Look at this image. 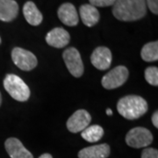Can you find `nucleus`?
<instances>
[{
  "instance_id": "obj_14",
  "label": "nucleus",
  "mask_w": 158,
  "mask_h": 158,
  "mask_svg": "<svg viewBox=\"0 0 158 158\" xmlns=\"http://www.w3.org/2000/svg\"><path fill=\"white\" fill-rule=\"evenodd\" d=\"M19 7L15 0H0V20L11 22L19 14Z\"/></svg>"
},
{
  "instance_id": "obj_27",
  "label": "nucleus",
  "mask_w": 158,
  "mask_h": 158,
  "mask_svg": "<svg viewBox=\"0 0 158 158\" xmlns=\"http://www.w3.org/2000/svg\"><path fill=\"white\" fill-rule=\"evenodd\" d=\"M1 41H2V40H1V37H0V44H1Z\"/></svg>"
},
{
  "instance_id": "obj_22",
  "label": "nucleus",
  "mask_w": 158,
  "mask_h": 158,
  "mask_svg": "<svg viewBox=\"0 0 158 158\" xmlns=\"http://www.w3.org/2000/svg\"><path fill=\"white\" fill-rule=\"evenodd\" d=\"M146 6L154 14L158 13V0H145Z\"/></svg>"
},
{
  "instance_id": "obj_8",
  "label": "nucleus",
  "mask_w": 158,
  "mask_h": 158,
  "mask_svg": "<svg viewBox=\"0 0 158 158\" xmlns=\"http://www.w3.org/2000/svg\"><path fill=\"white\" fill-rule=\"evenodd\" d=\"M91 121V116L86 110L80 109L69 118L67 121V128L71 133H78L82 132L87 127H89Z\"/></svg>"
},
{
  "instance_id": "obj_20",
  "label": "nucleus",
  "mask_w": 158,
  "mask_h": 158,
  "mask_svg": "<svg viewBox=\"0 0 158 158\" xmlns=\"http://www.w3.org/2000/svg\"><path fill=\"white\" fill-rule=\"evenodd\" d=\"M90 5L95 7H106L114 5L116 0H89Z\"/></svg>"
},
{
  "instance_id": "obj_17",
  "label": "nucleus",
  "mask_w": 158,
  "mask_h": 158,
  "mask_svg": "<svg viewBox=\"0 0 158 158\" xmlns=\"http://www.w3.org/2000/svg\"><path fill=\"white\" fill-rule=\"evenodd\" d=\"M81 135L83 139L88 142H96L99 141L104 135V129L98 125H92L83 130Z\"/></svg>"
},
{
  "instance_id": "obj_2",
  "label": "nucleus",
  "mask_w": 158,
  "mask_h": 158,
  "mask_svg": "<svg viewBox=\"0 0 158 158\" xmlns=\"http://www.w3.org/2000/svg\"><path fill=\"white\" fill-rule=\"evenodd\" d=\"M147 101L137 95H127L121 98L117 104L118 113L127 119H137L147 113Z\"/></svg>"
},
{
  "instance_id": "obj_13",
  "label": "nucleus",
  "mask_w": 158,
  "mask_h": 158,
  "mask_svg": "<svg viewBox=\"0 0 158 158\" xmlns=\"http://www.w3.org/2000/svg\"><path fill=\"white\" fill-rule=\"evenodd\" d=\"M111 148L106 143L94 145L81 149L78 152L79 158H107Z\"/></svg>"
},
{
  "instance_id": "obj_21",
  "label": "nucleus",
  "mask_w": 158,
  "mask_h": 158,
  "mask_svg": "<svg viewBox=\"0 0 158 158\" xmlns=\"http://www.w3.org/2000/svg\"><path fill=\"white\" fill-rule=\"evenodd\" d=\"M141 158H158L157 149L153 148H144L141 153Z\"/></svg>"
},
{
  "instance_id": "obj_7",
  "label": "nucleus",
  "mask_w": 158,
  "mask_h": 158,
  "mask_svg": "<svg viewBox=\"0 0 158 158\" xmlns=\"http://www.w3.org/2000/svg\"><path fill=\"white\" fill-rule=\"evenodd\" d=\"M66 67L75 77H80L84 74V63L78 50L75 48H69L62 54Z\"/></svg>"
},
{
  "instance_id": "obj_9",
  "label": "nucleus",
  "mask_w": 158,
  "mask_h": 158,
  "mask_svg": "<svg viewBox=\"0 0 158 158\" xmlns=\"http://www.w3.org/2000/svg\"><path fill=\"white\" fill-rule=\"evenodd\" d=\"M112 53L106 47H98L95 48L90 56L91 64L99 70H106L110 68L112 64Z\"/></svg>"
},
{
  "instance_id": "obj_1",
  "label": "nucleus",
  "mask_w": 158,
  "mask_h": 158,
  "mask_svg": "<svg viewBox=\"0 0 158 158\" xmlns=\"http://www.w3.org/2000/svg\"><path fill=\"white\" fill-rule=\"evenodd\" d=\"M113 6V16L120 21L139 20L147 13L145 0H116Z\"/></svg>"
},
{
  "instance_id": "obj_18",
  "label": "nucleus",
  "mask_w": 158,
  "mask_h": 158,
  "mask_svg": "<svg viewBox=\"0 0 158 158\" xmlns=\"http://www.w3.org/2000/svg\"><path fill=\"white\" fill-rule=\"evenodd\" d=\"M141 58L145 62H156L158 60V42L152 41L143 46L141 51Z\"/></svg>"
},
{
  "instance_id": "obj_4",
  "label": "nucleus",
  "mask_w": 158,
  "mask_h": 158,
  "mask_svg": "<svg viewBox=\"0 0 158 158\" xmlns=\"http://www.w3.org/2000/svg\"><path fill=\"white\" fill-rule=\"evenodd\" d=\"M152 141V133L145 127H135L130 130L126 135L127 144L135 148L148 147Z\"/></svg>"
},
{
  "instance_id": "obj_16",
  "label": "nucleus",
  "mask_w": 158,
  "mask_h": 158,
  "mask_svg": "<svg viewBox=\"0 0 158 158\" xmlns=\"http://www.w3.org/2000/svg\"><path fill=\"white\" fill-rule=\"evenodd\" d=\"M23 14L26 20L32 26H39L43 20L42 13L39 11L37 6L34 2L28 1L27 2L23 7Z\"/></svg>"
},
{
  "instance_id": "obj_5",
  "label": "nucleus",
  "mask_w": 158,
  "mask_h": 158,
  "mask_svg": "<svg viewBox=\"0 0 158 158\" xmlns=\"http://www.w3.org/2000/svg\"><path fill=\"white\" fill-rule=\"evenodd\" d=\"M128 78V69L125 66H117L110 70L102 78L101 84L105 89L113 90L120 87Z\"/></svg>"
},
{
  "instance_id": "obj_24",
  "label": "nucleus",
  "mask_w": 158,
  "mask_h": 158,
  "mask_svg": "<svg viewBox=\"0 0 158 158\" xmlns=\"http://www.w3.org/2000/svg\"><path fill=\"white\" fill-rule=\"evenodd\" d=\"M39 158H53V156H51L50 154H48V153H46V154H43V155H41Z\"/></svg>"
},
{
  "instance_id": "obj_25",
  "label": "nucleus",
  "mask_w": 158,
  "mask_h": 158,
  "mask_svg": "<svg viewBox=\"0 0 158 158\" xmlns=\"http://www.w3.org/2000/svg\"><path fill=\"white\" fill-rule=\"evenodd\" d=\"M106 114H107L108 116H112L113 115V111L110 108H108L107 110H106Z\"/></svg>"
},
{
  "instance_id": "obj_23",
  "label": "nucleus",
  "mask_w": 158,
  "mask_h": 158,
  "mask_svg": "<svg viewBox=\"0 0 158 158\" xmlns=\"http://www.w3.org/2000/svg\"><path fill=\"white\" fill-rule=\"evenodd\" d=\"M152 123L153 125L158 128V113L157 111H156L155 113H153L152 115Z\"/></svg>"
},
{
  "instance_id": "obj_10",
  "label": "nucleus",
  "mask_w": 158,
  "mask_h": 158,
  "mask_svg": "<svg viewBox=\"0 0 158 158\" xmlns=\"http://www.w3.org/2000/svg\"><path fill=\"white\" fill-rule=\"evenodd\" d=\"M70 40V35L65 29L56 27L48 32L46 36L47 43L53 48H62L68 45Z\"/></svg>"
},
{
  "instance_id": "obj_12",
  "label": "nucleus",
  "mask_w": 158,
  "mask_h": 158,
  "mask_svg": "<svg viewBox=\"0 0 158 158\" xmlns=\"http://www.w3.org/2000/svg\"><path fill=\"white\" fill-rule=\"evenodd\" d=\"M58 17L64 25L75 27L79 22V18L76 7L70 3H64L59 7L57 11Z\"/></svg>"
},
{
  "instance_id": "obj_15",
  "label": "nucleus",
  "mask_w": 158,
  "mask_h": 158,
  "mask_svg": "<svg viewBox=\"0 0 158 158\" xmlns=\"http://www.w3.org/2000/svg\"><path fill=\"white\" fill-rule=\"evenodd\" d=\"M79 13L83 23L86 27H89L95 26L100 19L98 10L95 6H91L90 4H85L81 6L79 9Z\"/></svg>"
},
{
  "instance_id": "obj_19",
  "label": "nucleus",
  "mask_w": 158,
  "mask_h": 158,
  "mask_svg": "<svg viewBox=\"0 0 158 158\" xmlns=\"http://www.w3.org/2000/svg\"><path fill=\"white\" fill-rule=\"evenodd\" d=\"M145 79L149 85L158 86V69L157 67H148L145 69Z\"/></svg>"
},
{
  "instance_id": "obj_26",
  "label": "nucleus",
  "mask_w": 158,
  "mask_h": 158,
  "mask_svg": "<svg viewBox=\"0 0 158 158\" xmlns=\"http://www.w3.org/2000/svg\"><path fill=\"white\" fill-rule=\"evenodd\" d=\"M1 103H2V96H1V93H0V106H1Z\"/></svg>"
},
{
  "instance_id": "obj_11",
  "label": "nucleus",
  "mask_w": 158,
  "mask_h": 158,
  "mask_svg": "<svg viewBox=\"0 0 158 158\" xmlns=\"http://www.w3.org/2000/svg\"><path fill=\"white\" fill-rule=\"evenodd\" d=\"M5 147L11 158H34L32 153L27 150L17 138H8L5 142Z\"/></svg>"
},
{
  "instance_id": "obj_3",
  "label": "nucleus",
  "mask_w": 158,
  "mask_h": 158,
  "mask_svg": "<svg viewBox=\"0 0 158 158\" xmlns=\"http://www.w3.org/2000/svg\"><path fill=\"white\" fill-rule=\"evenodd\" d=\"M4 87L15 100L25 102L30 97V89L22 79L15 74H8L4 79Z\"/></svg>"
},
{
  "instance_id": "obj_6",
  "label": "nucleus",
  "mask_w": 158,
  "mask_h": 158,
  "mask_svg": "<svg viewBox=\"0 0 158 158\" xmlns=\"http://www.w3.org/2000/svg\"><path fill=\"white\" fill-rule=\"evenodd\" d=\"M11 60L18 68L24 71H30L38 64L37 58L34 54L21 48H14L12 49Z\"/></svg>"
}]
</instances>
